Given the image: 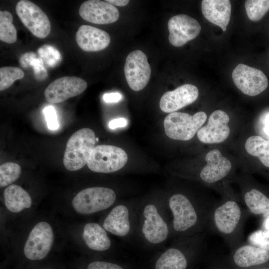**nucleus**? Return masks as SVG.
Masks as SVG:
<instances>
[{
  "label": "nucleus",
  "instance_id": "obj_3",
  "mask_svg": "<svg viewBox=\"0 0 269 269\" xmlns=\"http://www.w3.org/2000/svg\"><path fill=\"white\" fill-rule=\"evenodd\" d=\"M246 214L243 208L233 200H228L215 206L210 226L220 235L230 247H237Z\"/></svg>",
  "mask_w": 269,
  "mask_h": 269
},
{
  "label": "nucleus",
  "instance_id": "obj_21",
  "mask_svg": "<svg viewBox=\"0 0 269 269\" xmlns=\"http://www.w3.org/2000/svg\"><path fill=\"white\" fill-rule=\"evenodd\" d=\"M203 15L210 22L227 30L231 16V4L229 0H203L201 2Z\"/></svg>",
  "mask_w": 269,
  "mask_h": 269
},
{
  "label": "nucleus",
  "instance_id": "obj_17",
  "mask_svg": "<svg viewBox=\"0 0 269 269\" xmlns=\"http://www.w3.org/2000/svg\"><path fill=\"white\" fill-rule=\"evenodd\" d=\"M229 116L224 111L217 110L209 117L207 124L197 132V137L204 143H218L225 141L229 136Z\"/></svg>",
  "mask_w": 269,
  "mask_h": 269
},
{
  "label": "nucleus",
  "instance_id": "obj_35",
  "mask_svg": "<svg viewBox=\"0 0 269 269\" xmlns=\"http://www.w3.org/2000/svg\"><path fill=\"white\" fill-rule=\"evenodd\" d=\"M122 96L119 93H106L103 96V100L106 103H116L121 100Z\"/></svg>",
  "mask_w": 269,
  "mask_h": 269
},
{
  "label": "nucleus",
  "instance_id": "obj_2",
  "mask_svg": "<svg viewBox=\"0 0 269 269\" xmlns=\"http://www.w3.org/2000/svg\"><path fill=\"white\" fill-rule=\"evenodd\" d=\"M171 238V217L166 198L140 201L136 239L143 247H162Z\"/></svg>",
  "mask_w": 269,
  "mask_h": 269
},
{
  "label": "nucleus",
  "instance_id": "obj_31",
  "mask_svg": "<svg viewBox=\"0 0 269 269\" xmlns=\"http://www.w3.org/2000/svg\"><path fill=\"white\" fill-rule=\"evenodd\" d=\"M248 241L251 245L269 251V230L264 228L253 232Z\"/></svg>",
  "mask_w": 269,
  "mask_h": 269
},
{
  "label": "nucleus",
  "instance_id": "obj_8",
  "mask_svg": "<svg viewBox=\"0 0 269 269\" xmlns=\"http://www.w3.org/2000/svg\"><path fill=\"white\" fill-rule=\"evenodd\" d=\"M206 119V114L202 111L193 116L185 113L173 112L164 120L165 133L172 139L188 140L198 132Z\"/></svg>",
  "mask_w": 269,
  "mask_h": 269
},
{
  "label": "nucleus",
  "instance_id": "obj_34",
  "mask_svg": "<svg viewBox=\"0 0 269 269\" xmlns=\"http://www.w3.org/2000/svg\"><path fill=\"white\" fill-rule=\"evenodd\" d=\"M263 133L269 138V112L264 114L260 119Z\"/></svg>",
  "mask_w": 269,
  "mask_h": 269
},
{
  "label": "nucleus",
  "instance_id": "obj_9",
  "mask_svg": "<svg viewBox=\"0 0 269 269\" xmlns=\"http://www.w3.org/2000/svg\"><path fill=\"white\" fill-rule=\"evenodd\" d=\"M128 155L121 147L111 145L95 146L87 162L88 168L98 173H109L122 169L127 163Z\"/></svg>",
  "mask_w": 269,
  "mask_h": 269
},
{
  "label": "nucleus",
  "instance_id": "obj_22",
  "mask_svg": "<svg viewBox=\"0 0 269 269\" xmlns=\"http://www.w3.org/2000/svg\"><path fill=\"white\" fill-rule=\"evenodd\" d=\"M237 247L233 259L239 267L245 268L260 265L269 260V251L267 250L250 244Z\"/></svg>",
  "mask_w": 269,
  "mask_h": 269
},
{
  "label": "nucleus",
  "instance_id": "obj_26",
  "mask_svg": "<svg viewBox=\"0 0 269 269\" xmlns=\"http://www.w3.org/2000/svg\"><path fill=\"white\" fill-rule=\"evenodd\" d=\"M245 147L249 154L258 157L265 166L269 167V139L253 135L247 139Z\"/></svg>",
  "mask_w": 269,
  "mask_h": 269
},
{
  "label": "nucleus",
  "instance_id": "obj_19",
  "mask_svg": "<svg viewBox=\"0 0 269 269\" xmlns=\"http://www.w3.org/2000/svg\"><path fill=\"white\" fill-rule=\"evenodd\" d=\"M207 162L201 170L199 176L204 182L212 184L224 178L232 168L231 162L222 156L218 149L209 151L205 156Z\"/></svg>",
  "mask_w": 269,
  "mask_h": 269
},
{
  "label": "nucleus",
  "instance_id": "obj_39",
  "mask_svg": "<svg viewBox=\"0 0 269 269\" xmlns=\"http://www.w3.org/2000/svg\"><path fill=\"white\" fill-rule=\"evenodd\" d=\"M269 269V268H265V269Z\"/></svg>",
  "mask_w": 269,
  "mask_h": 269
},
{
  "label": "nucleus",
  "instance_id": "obj_16",
  "mask_svg": "<svg viewBox=\"0 0 269 269\" xmlns=\"http://www.w3.org/2000/svg\"><path fill=\"white\" fill-rule=\"evenodd\" d=\"M79 13L84 20L97 24H107L116 21L119 17L118 8L106 1L89 0L80 6Z\"/></svg>",
  "mask_w": 269,
  "mask_h": 269
},
{
  "label": "nucleus",
  "instance_id": "obj_30",
  "mask_svg": "<svg viewBox=\"0 0 269 269\" xmlns=\"http://www.w3.org/2000/svg\"><path fill=\"white\" fill-rule=\"evenodd\" d=\"M24 76L23 70L17 67L5 66L0 68V91L10 87L16 80Z\"/></svg>",
  "mask_w": 269,
  "mask_h": 269
},
{
  "label": "nucleus",
  "instance_id": "obj_36",
  "mask_svg": "<svg viewBox=\"0 0 269 269\" xmlns=\"http://www.w3.org/2000/svg\"><path fill=\"white\" fill-rule=\"evenodd\" d=\"M127 120L125 118H117L110 122L109 127L110 129L114 130L118 128L125 127L127 126Z\"/></svg>",
  "mask_w": 269,
  "mask_h": 269
},
{
  "label": "nucleus",
  "instance_id": "obj_28",
  "mask_svg": "<svg viewBox=\"0 0 269 269\" xmlns=\"http://www.w3.org/2000/svg\"><path fill=\"white\" fill-rule=\"evenodd\" d=\"M249 18L253 21L261 20L269 10V0H248L245 3Z\"/></svg>",
  "mask_w": 269,
  "mask_h": 269
},
{
  "label": "nucleus",
  "instance_id": "obj_1",
  "mask_svg": "<svg viewBox=\"0 0 269 269\" xmlns=\"http://www.w3.org/2000/svg\"><path fill=\"white\" fill-rule=\"evenodd\" d=\"M165 198L171 217L172 239L203 234L210 227L215 206H206L179 192Z\"/></svg>",
  "mask_w": 269,
  "mask_h": 269
},
{
  "label": "nucleus",
  "instance_id": "obj_32",
  "mask_svg": "<svg viewBox=\"0 0 269 269\" xmlns=\"http://www.w3.org/2000/svg\"><path fill=\"white\" fill-rule=\"evenodd\" d=\"M43 113L49 129L56 130L59 127L57 117L55 109L51 106L45 107Z\"/></svg>",
  "mask_w": 269,
  "mask_h": 269
},
{
  "label": "nucleus",
  "instance_id": "obj_12",
  "mask_svg": "<svg viewBox=\"0 0 269 269\" xmlns=\"http://www.w3.org/2000/svg\"><path fill=\"white\" fill-rule=\"evenodd\" d=\"M124 73L128 84L133 90L143 89L151 75V68L146 55L140 50L130 53L126 59Z\"/></svg>",
  "mask_w": 269,
  "mask_h": 269
},
{
  "label": "nucleus",
  "instance_id": "obj_37",
  "mask_svg": "<svg viewBox=\"0 0 269 269\" xmlns=\"http://www.w3.org/2000/svg\"><path fill=\"white\" fill-rule=\"evenodd\" d=\"M106 1L113 5L119 6H126L130 2V0H107Z\"/></svg>",
  "mask_w": 269,
  "mask_h": 269
},
{
  "label": "nucleus",
  "instance_id": "obj_23",
  "mask_svg": "<svg viewBox=\"0 0 269 269\" xmlns=\"http://www.w3.org/2000/svg\"><path fill=\"white\" fill-rule=\"evenodd\" d=\"M82 237L86 246L92 251L104 252L109 250L112 246L107 232L98 223H86L83 227Z\"/></svg>",
  "mask_w": 269,
  "mask_h": 269
},
{
  "label": "nucleus",
  "instance_id": "obj_4",
  "mask_svg": "<svg viewBox=\"0 0 269 269\" xmlns=\"http://www.w3.org/2000/svg\"><path fill=\"white\" fill-rule=\"evenodd\" d=\"M140 201L117 202L104 218L103 228L125 240L136 239Z\"/></svg>",
  "mask_w": 269,
  "mask_h": 269
},
{
  "label": "nucleus",
  "instance_id": "obj_6",
  "mask_svg": "<svg viewBox=\"0 0 269 269\" xmlns=\"http://www.w3.org/2000/svg\"><path fill=\"white\" fill-rule=\"evenodd\" d=\"M203 234L173 239L171 245L162 252L155 264V269H186L187 254L202 246Z\"/></svg>",
  "mask_w": 269,
  "mask_h": 269
},
{
  "label": "nucleus",
  "instance_id": "obj_20",
  "mask_svg": "<svg viewBox=\"0 0 269 269\" xmlns=\"http://www.w3.org/2000/svg\"><path fill=\"white\" fill-rule=\"evenodd\" d=\"M78 45L86 52H97L106 48L111 38L105 31L89 25L80 26L76 33Z\"/></svg>",
  "mask_w": 269,
  "mask_h": 269
},
{
  "label": "nucleus",
  "instance_id": "obj_38",
  "mask_svg": "<svg viewBox=\"0 0 269 269\" xmlns=\"http://www.w3.org/2000/svg\"><path fill=\"white\" fill-rule=\"evenodd\" d=\"M264 223L265 229L269 230V217H267Z\"/></svg>",
  "mask_w": 269,
  "mask_h": 269
},
{
  "label": "nucleus",
  "instance_id": "obj_27",
  "mask_svg": "<svg viewBox=\"0 0 269 269\" xmlns=\"http://www.w3.org/2000/svg\"><path fill=\"white\" fill-rule=\"evenodd\" d=\"M12 21L13 17L9 11H0V39L9 44L17 40V31Z\"/></svg>",
  "mask_w": 269,
  "mask_h": 269
},
{
  "label": "nucleus",
  "instance_id": "obj_7",
  "mask_svg": "<svg viewBox=\"0 0 269 269\" xmlns=\"http://www.w3.org/2000/svg\"><path fill=\"white\" fill-rule=\"evenodd\" d=\"M117 193L111 188L91 187L79 191L73 198L72 204L79 214L91 215L112 207L117 203Z\"/></svg>",
  "mask_w": 269,
  "mask_h": 269
},
{
  "label": "nucleus",
  "instance_id": "obj_14",
  "mask_svg": "<svg viewBox=\"0 0 269 269\" xmlns=\"http://www.w3.org/2000/svg\"><path fill=\"white\" fill-rule=\"evenodd\" d=\"M87 87L83 79L74 76H64L51 82L45 89L46 100L52 103H60L83 93Z\"/></svg>",
  "mask_w": 269,
  "mask_h": 269
},
{
  "label": "nucleus",
  "instance_id": "obj_5",
  "mask_svg": "<svg viewBox=\"0 0 269 269\" xmlns=\"http://www.w3.org/2000/svg\"><path fill=\"white\" fill-rule=\"evenodd\" d=\"M96 138L94 131L83 128L75 132L68 140L63 162L69 171L78 170L87 164L94 148Z\"/></svg>",
  "mask_w": 269,
  "mask_h": 269
},
{
  "label": "nucleus",
  "instance_id": "obj_13",
  "mask_svg": "<svg viewBox=\"0 0 269 269\" xmlns=\"http://www.w3.org/2000/svg\"><path fill=\"white\" fill-rule=\"evenodd\" d=\"M232 77L236 86L250 96L261 94L268 86V78L261 70L242 63L233 70Z\"/></svg>",
  "mask_w": 269,
  "mask_h": 269
},
{
  "label": "nucleus",
  "instance_id": "obj_18",
  "mask_svg": "<svg viewBox=\"0 0 269 269\" xmlns=\"http://www.w3.org/2000/svg\"><path fill=\"white\" fill-rule=\"evenodd\" d=\"M198 96L196 86L189 84L183 85L165 93L160 98L159 107L162 111L171 113L193 103Z\"/></svg>",
  "mask_w": 269,
  "mask_h": 269
},
{
  "label": "nucleus",
  "instance_id": "obj_15",
  "mask_svg": "<svg viewBox=\"0 0 269 269\" xmlns=\"http://www.w3.org/2000/svg\"><path fill=\"white\" fill-rule=\"evenodd\" d=\"M168 40L175 47H181L196 38L201 27L195 18L186 15L178 14L171 17L167 23Z\"/></svg>",
  "mask_w": 269,
  "mask_h": 269
},
{
  "label": "nucleus",
  "instance_id": "obj_24",
  "mask_svg": "<svg viewBox=\"0 0 269 269\" xmlns=\"http://www.w3.org/2000/svg\"><path fill=\"white\" fill-rule=\"evenodd\" d=\"M6 208L13 213H18L30 207L31 198L28 192L16 184L8 186L3 192Z\"/></svg>",
  "mask_w": 269,
  "mask_h": 269
},
{
  "label": "nucleus",
  "instance_id": "obj_33",
  "mask_svg": "<svg viewBox=\"0 0 269 269\" xmlns=\"http://www.w3.org/2000/svg\"><path fill=\"white\" fill-rule=\"evenodd\" d=\"M87 269H124L118 264L104 261H94L90 263Z\"/></svg>",
  "mask_w": 269,
  "mask_h": 269
},
{
  "label": "nucleus",
  "instance_id": "obj_11",
  "mask_svg": "<svg viewBox=\"0 0 269 269\" xmlns=\"http://www.w3.org/2000/svg\"><path fill=\"white\" fill-rule=\"evenodd\" d=\"M54 240L51 226L46 222L37 223L31 230L24 247V254L30 260H40L49 252Z\"/></svg>",
  "mask_w": 269,
  "mask_h": 269
},
{
  "label": "nucleus",
  "instance_id": "obj_25",
  "mask_svg": "<svg viewBox=\"0 0 269 269\" xmlns=\"http://www.w3.org/2000/svg\"><path fill=\"white\" fill-rule=\"evenodd\" d=\"M244 203L253 214L269 217V198L261 191L253 188L244 195Z\"/></svg>",
  "mask_w": 269,
  "mask_h": 269
},
{
  "label": "nucleus",
  "instance_id": "obj_29",
  "mask_svg": "<svg viewBox=\"0 0 269 269\" xmlns=\"http://www.w3.org/2000/svg\"><path fill=\"white\" fill-rule=\"evenodd\" d=\"M21 172L20 165L12 162H5L0 166V187H4L16 181Z\"/></svg>",
  "mask_w": 269,
  "mask_h": 269
},
{
  "label": "nucleus",
  "instance_id": "obj_10",
  "mask_svg": "<svg viewBox=\"0 0 269 269\" xmlns=\"http://www.w3.org/2000/svg\"><path fill=\"white\" fill-rule=\"evenodd\" d=\"M15 10L22 23L33 35L44 38L49 35L50 20L38 5L29 0H21L17 3Z\"/></svg>",
  "mask_w": 269,
  "mask_h": 269
}]
</instances>
